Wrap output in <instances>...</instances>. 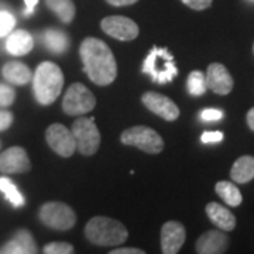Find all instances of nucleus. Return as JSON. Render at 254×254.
Listing matches in <instances>:
<instances>
[{"label":"nucleus","instance_id":"f257e3e1","mask_svg":"<svg viewBox=\"0 0 254 254\" xmlns=\"http://www.w3.org/2000/svg\"><path fill=\"white\" fill-rule=\"evenodd\" d=\"M79 55L83 63V71L93 83L108 86L116 79L118 65L115 55L102 40L93 37L85 38L79 48Z\"/></svg>","mask_w":254,"mask_h":254},{"label":"nucleus","instance_id":"f03ea898","mask_svg":"<svg viewBox=\"0 0 254 254\" xmlns=\"http://www.w3.org/2000/svg\"><path fill=\"white\" fill-rule=\"evenodd\" d=\"M64 86V75L61 68L54 63L40 64L33 79V89L38 103L51 105L60 96Z\"/></svg>","mask_w":254,"mask_h":254},{"label":"nucleus","instance_id":"7ed1b4c3","mask_svg":"<svg viewBox=\"0 0 254 254\" xmlns=\"http://www.w3.org/2000/svg\"><path fill=\"white\" fill-rule=\"evenodd\" d=\"M85 235L92 245L120 246L125 243L128 232L123 223L106 216L92 218L85 227Z\"/></svg>","mask_w":254,"mask_h":254},{"label":"nucleus","instance_id":"20e7f679","mask_svg":"<svg viewBox=\"0 0 254 254\" xmlns=\"http://www.w3.org/2000/svg\"><path fill=\"white\" fill-rule=\"evenodd\" d=\"M143 72L151 76L155 83H168L178 75V69L174 61V57L167 48L153 47L148 57L143 64Z\"/></svg>","mask_w":254,"mask_h":254},{"label":"nucleus","instance_id":"39448f33","mask_svg":"<svg viewBox=\"0 0 254 254\" xmlns=\"http://www.w3.org/2000/svg\"><path fill=\"white\" fill-rule=\"evenodd\" d=\"M122 143L131 147H137L141 151L148 154H158L164 148V141L161 136L147 126L130 127L122 133Z\"/></svg>","mask_w":254,"mask_h":254},{"label":"nucleus","instance_id":"423d86ee","mask_svg":"<svg viewBox=\"0 0 254 254\" xmlns=\"http://www.w3.org/2000/svg\"><path fill=\"white\" fill-rule=\"evenodd\" d=\"M76 148L83 155H93L100 145V133L92 118H79L72 125Z\"/></svg>","mask_w":254,"mask_h":254},{"label":"nucleus","instance_id":"0eeeda50","mask_svg":"<svg viewBox=\"0 0 254 254\" xmlns=\"http://www.w3.org/2000/svg\"><path fill=\"white\" fill-rule=\"evenodd\" d=\"M40 219L46 226L57 230H69L76 222L72 209L63 202H47L40 209Z\"/></svg>","mask_w":254,"mask_h":254},{"label":"nucleus","instance_id":"6e6552de","mask_svg":"<svg viewBox=\"0 0 254 254\" xmlns=\"http://www.w3.org/2000/svg\"><path fill=\"white\" fill-rule=\"evenodd\" d=\"M95 105H96V99L93 93L79 82L73 83L68 88L63 100L64 112L71 116L88 113L95 108Z\"/></svg>","mask_w":254,"mask_h":254},{"label":"nucleus","instance_id":"1a4fd4ad","mask_svg":"<svg viewBox=\"0 0 254 254\" xmlns=\"http://www.w3.org/2000/svg\"><path fill=\"white\" fill-rule=\"evenodd\" d=\"M46 138L48 145L55 153L65 158L71 157L76 150V143H75L72 131L60 123H54L47 128Z\"/></svg>","mask_w":254,"mask_h":254},{"label":"nucleus","instance_id":"9d476101","mask_svg":"<svg viewBox=\"0 0 254 254\" xmlns=\"http://www.w3.org/2000/svg\"><path fill=\"white\" fill-rule=\"evenodd\" d=\"M102 30L120 41H131L138 36V26L131 18L125 16H109L105 17L100 23Z\"/></svg>","mask_w":254,"mask_h":254},{"label":"nucleus","instance_id":"9b49d317","mask_svg":"<svg viewBox=\"0 0 254 254\" xmlns=\"http://www.w3.org/2000/svg\"><path fill=\"white\" fill-rule=\"evenodd\" d=\"M141 102L150 112L154 115L163 118L167 122H174L180 118V109L175 105V102L164 96L161 93L157 92H145L141 98Z\"/></svg>","mask_w":254,"mask_h":254},{"label":"nucleus","instance_id":"f8f14e48","mask_svg":"<svg viewBox=\"0 0 254 254\" xmlns=\"http://www.w3.org/2000/svg\"><path fill=\"white\" fill-rule=\"evenodd\" d=\"M31 168L27 153L21 147H10L0 155V171L6 174L26 173Z\"/></svg>","mask_w":254,"mask_h":254},{"label":"nucleus","instance_id":"ddd939ff","mask_svg":"<svg viewBox=\"0 0 254 254\" xmlns=\"http://www.w3.org/2000/svg\"><path fill=\"white\" fill-rule=\"evenodd\" d=\"M185 227L180 222H167L161 227V252L165 254H175L185 243Z\"/></svg>","mask_w":254,"mask_h":254},{"label":"nucleus","instance_id":"4468645a","mask_svg":"<svg viewBox=\"0 0 254 254\" xmlns=\"http://www.w3.org/2000/svg\"><path fill=\"white\" fill-rule=\"evenodd\" d=\"M206 85L210 91H213L218 95H229L233 89V78L225 65L213 63L208 66Z\"/></svg>","mask_w":254,"mask_h":254},{"label":"nucleus","instance_id":"2eb2a0df","mask_svg":"<svg viewBox=\"0 0 254 254\" xmlns=\"http://www.w3.org/2000/svg\"><path fill=\"white\" fill-rule=\"evenodd\" d=\"M229 247V237L220 230H209L196 242V252L199 254L225 253Z\"/></svg>","mask_w":254,"mask_h":254},{"label":"nucleus","instance_id":"dca6fc26","mask_svg":"<svg viewBox=\"0 0 254 254\" xmlns=\"http://www.w3.org/2000/svg\"><path fill=\"white\" fill-rule=\"evenodd\" d=\"M37 252L36 242L27 230H18L16 236L3 246L1 250V253L6 254H34Z\"/></svg>","mask_w":254,"mask_h":254},{"label":"nucleus","instance_id":"f3484780","mask_svg":"<svg viewBox=\"0 0 254 254\" xmlns=\"http://www.w3.org/2000/svg\"><path fill=\"white\" fill-rule=\"evenodd\" d=\"M206 215L223 232H230L236 227L235 215L220 203H216V202L208 203L206 205Z\"/></svg>","mask_w":254,"mask_h":254},{"label":"nucleus","instance_id":"a211bd4d","mask_svg":"<svg viewBox=\"0 0 254 254\" xmlns=\"http://www.w3.org/2000/svg\"><path fill=\"white\" fill-rule=\"evenodd\" d=\"M34 47V40L30 33L24 30H17L10 33L6 40V50L11 55H26Z\"/></svg>","mask_w":254,"mask_h":254},{"label":"nucleus","instance_id":"6ab92c4d","mask_svg":"<svg viewBox=\"0 0 254 254\" xmlns=\"http://www.w3.org/2000/svg\"><path fill=\"white\" fill-rule=\"evenodd\" d=\"M1 75L6 81L14 85H26L31 79V71L27 65L18 61H10L1 68Z\"/></svg>","mask_w":254,"mask_h":254},{"label":"nucleus","instance_id":"aec40b11","mask_svg":"<svg viewBox=\"0 0 254 254\" xmlns=\"http://www.w3.org/2000/svg\"><path fill=\"white\" fill-rule=\"evenodd\" d=\"M232 180L237 184H247L254 178V157L243 155L237 158L230 170Z\"/></svg>","mask_w":254,"mask_h":254},{"label":"nucleus","instance_id":"412c9836","mask_svg":"<svg viewBox=\"0 0 254 254\" xmlns=\"http://www.w3.org/2000/svg\"><path fill=\"white\" fill-rule=\"evenodd\" d=\"M43 43H44L47 50L54 53V54H64L69 48V38H68V36L64 31L55 30V28L46 30L43 33Z\"/></svg>","mask_w":254,"mask_h":254},{"label":"nucleus","instance_id":"4be33fe9","mask_svg":"<svg viewBox=\"0 0 254 254\" xmlns=\"http://www.w3.org/2000/svg\"><path fill=\"white\" fill-rule=\"evenodd\" d=\"M46 4L65 24H69L75 17V4L72 0H46Z\"/></svg>","mask_w":254,"mask_h":254},{"label":"nucleus","instance_id":"5701e85b","mask_svg":"<svg viewBox=\"0 0 254 254\" xmlns=\"http://www.w3.org/2000/svg\"><path fill=\"white\" fill-rule=\"evenodd\" d=\"M215 190L229 206H239L243 200V196H242L239 188L232 182L219 181L215 187Z\"/></svg>","mask_w":254,"mask_h":254},{"label":"nucleus","instance_id":"b1692460","mask_svg":"<svg viewBox=\"0 0 254 254\" xmlns=\"http://www.w3.org/2000/svg\"><path fill=\"white\" fill-rule=\"evenodd\" d=\"M0 190L11 202L13 206L17 208V206H23L24 205V196L18 192L17 187L10 181L9 178H4V177L0 178Z\"/></svg>","mask_w":254,"mask_h":254},{"label":"nucleus","instance_id":"393cba45","mask_svg":"<svg viewBox=\"0 0 254 254\" xmlns=\"http://www.w3.org/2000/svg\"><path fill=\"white\" fill-rule=\"evenodd\" d=\"M208 89L206 76L200 71H192L188 76V91L192 96H200Z\"/></svg>","mask_w":254,"mask_h":254},{"label":"nucleus","instance_id":"a878e982","mask_svg":"<svg viewBox=\"0 0 254 254\" xmlns=\"http://www.w3.org/2000/svg\"><path fill=\"white\" fill-rule=\"evenodd\" d=\"M16 26V17L6 9L0 10V38L9 36Z\"/></svg>","mask_w":254,"mask_h":254},{"label":"nucleus","instance_id":"bb28decb","mask_svg":"<svg viewBox=\"0 0 254 254\" xmlns=\"http://www.w3.org/2000/svg\"><path fill=\"white\" fill-rule=\"evenodd\" d=\"M46 254H71L73 253V246L65 242H53L44 247Z\"/></svg>","mask_w":254,"mask_h":254},{"label":"nucleus","instance_id":"cd10ccee","mask_svg":"<svg viewBox=\"0 0 254 254\" xmlns=\"http://www.w3.org/2000/svg\"><path fill=\"white\" fill-rule=\"evenodd\" d=\"M16 98V93L14 91L4 85V83H0V106H10Z\"/></svg>","mask_w":254,"mask_h":254},{"label":"nucleus","instance_id":"c85d7f7f","mask_svg":"<svg viewBox=\"0 0 254 254\" xmlns=\"http://www.w3.org/2000/svg\"><path fill=\"white\" fill-rule=\"evenodd\" d=\"M223 119V112L219 109H203L200 112V120L203 122H218Z\"/></svg>","mask_w":254,"mask_h":254},{"label":"nucleus","instance_id":"c756f323","mask_svg":"<svg viewBox=\"0 0 254 254\" xmlns=\"http://www.w3.org/2000/svg\"><path fill=\"white\" fill-rule=\"evenodd\" d=\"M223 140V133L222 131H205L200 136V141L205 144H212V143H219Z\"/></svg>","mask_w":254,"mask_h":254},{"label":"nucleus","instance_id":"7c9ffc66","mask_svg":"<svg viewBox=\"0 0 254 254\" xmlns=\"http://www.w3.org/2000/svg\"><path fill=\"white\" fill-rule=\"evenodd\" d=\"M184 4H187L192 10H205L210 7L213 0H181Z\"/></svg>","mask_w":254,"mask_h":254},{"label":"nucleus","instance_id":"2f4dec72","mask_svg":"<svg viewBox=\"0 0 254 254\" xmlns=\"http://www.w3.org/2000/svg\"><path fill=\"white\" fill-rule=\"evenodd\" d=\"M13 123V115L6 110H0V131L7 130Z\"/></svg>","mask_w":254,"mask_h":254},{"label":"nucleus","instance_id":"473e14b6","mask_svg":"<svg viewBox=\"0 0 254 254\" xmlns=\"http://www.w3.org/2000/svg\"><path fill=\"white\" fill-rule=\"evenodd\" d=\"M110 254H144V250L136 249V247H123V249L112 250Z\"/></svg>","mask_w":254,"mask_h":254},{"label":"nucleus","instance_id":"72a5a7b5","mask_svg":"<svg viewBox=\"0 0 254 254\" xmlns=\"http://www.w3.org/2000/svg\"><path fill=\"white\" fill-rule=\"evenodd\" d=\"M109 4L112 6H116V7H122V6H130V4H134L138 0H106Z\"/></svg>","mask_w":254,"mask_h":254},{"label":"nucleus","instance_id":"f704fd0d","mask_svg":"<svg viewBox=\"0 0 254 254\" xmlns=\"http://www.w3.org/2000/svg\"><path fill=\"white\" fill-rule=\"evenodd\" d=\"M24 1H26V14H31L34 11L38 0H24Z\"/></svg>","mask_w":254,"mask_h":254},{"label":"nucleus","instance_id":"c9c22d12","mask_svg":"<svg viewBox=\"0 0 254 254\" xmlns=\"http://www.w3.org/2000/svg\"><path fill=\"white\" fill-rule=\"evenodd\" d=\"M247 125L254 131V108H252L247 113Z\"/></svg>","mask_w":254,"mask_h":254},{"label":"nucleus","instance_id":"e433bc0d","mask_svg":"<svg viewBox=\"0 0 254 254\" xmlns=\"http://www.w3.org/2000/svg\"><path fill=\"white\" fill-rule=\"evenodd\" d=\"M253 53H254V46H253Z\"/></svg>","mask_w":254,"mask_h":254}]
</instances>
